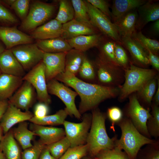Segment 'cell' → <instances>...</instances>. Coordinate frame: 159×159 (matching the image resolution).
<instances>
[{
  "label": "cell",
  "mask_w": 159,
  "mask_h": 159,
  "mask_svg": "<svg viewBox=\"0 0 159 159\" xmlns=\"http://www.w3.org/2000/svg\"><path fill=\"white\" fill-rule=\"evenodd\" d=\"M54 79L73 88L79 96L81 101L78 110L81 115L96 108L102 102L115 97L120 92L113 86L85 82L65 71Z\"/></svg>",
  "instance_id": "1"
},
{
  "label": "cell",
  "mask_w": 159,
  "mask_h": 159,
  "mask_svg": "<svg viewBox=\"0 0 159 159\" xmlns=\"http://www.w3.org/2000/svg\"><path fill=\"white\" fill-rule=\"evenodd\" d=\"M92 114L91 125L86 144L88 152L92 156H95L103 150L114 148L117 138L116 135L112 138L108 135L105 125L106 117L105 113L95 108L92 110Z\"/></svg>",
  "instance_id": "2"
},
{
  "label": "cell",
  "mask_w": 159,
  "mask_h": 159,
  "mask_svg": "<svg viewBox=\"0 0 159 159\" xmlns=\"http://www.w3.org/2000/svg\"><path fill=\"white\" fill-rule=\"evenodd\" d=\"M117 125L121 129V135L120 139L115 141V147L123 150L129 159H136L143 146L155 144L158 141L141 134L127 117L123 118Z\"/></svg>",
  "instance_id": "3"
},
{
  "label": "cell",
  "mask_w": 159,
  "mask_h": 159,
  "mask_svg": "<svg viewBox=\"0 0 159 159\" xmlns=\"http://www.w3.org/2000/svg\"><path fill=\"white\" fill-rule=\"evenodd\" d=\"M125 70V81L120 91V100H124L132 93L138 91L156 74L155 70L139 67L131 63Z\"/></svg>",
  "instance_id": "4"
},
{
  "label": "cell",
  "mask_w": 159,
  "mask_h": 159,
  "mask_svg": "<svg viewBox=\"0 0 159 159\" xmlns=\"http://www.w3.org/2000/svg\"><path fill=\"white\" fill-rule=\"evenodd\" d=\"M54 10V6L51 4L39 1L34 2L26 17L22 21L21 29L24 31H33L48 20Z\"/></svg>",
  "instance_id": "5"
},
{
  "label": "cell",
  "mask_w": 159,
  "mask_h": 159,
  "mask_svg": "<svg viewBox=\"0 0 159 159\" xmlns=\"http://www.w3.org/2000/svg\"><path fill=\"white\" fill-rule=\"evenodd\" d=\"M23 81L30 83L36 93L37 98L39 102L49 105L51 100L48 92L45 66L42 61L28 72L22 77Z\"/></svg>",
  "instance_id": "6"
},
{
  "label": "cell",
  "mask_w": 159,
  "mask_h": 159,
  "mask_svg": "<svg viewBox=\"0 0 159 159\" xmlns=\"http://www.w3.org/2000/svg\"><path fill=\"white\" fill-rule=\"evenodd\" d=\"M82 117V121L80 123L65 120L63 124L66 136L69 141L71 147L86 144L89 130L91 125L92 114L85 113Z\"/></svg>",
  "instance_id": "7"
},
{
  "label": "cell",
  "mask_w": 159,
  "mask_h": 159,
  "mask_svg": "<svg viewBox=\"0 0 159 159\" xmlns=\"http://www.w3.org/2000/svg\"><path fill=\"white\" fill-rule=\"evenodd\" d=\"M47 83L49 94L57 97L63 102L69 115L80 119L81 115L75 104L77 93L55 79L48 81Z\"/></svg>",
  "instance_id": "8"
},
{
  "label": "cell",
  "mask_w": 159,
  "mask_h": 159,
  "mask_svg": "<svg viewBox=\"0 0 159 159\" xmlns=\"http://www.w3.org/2000/svg\"><path fill=\"white\" fill-rule=\"evenodd\" d=\"M10 49L25 72L42 61L44 54L36 44L32 43L18 45Z\"/></svg>",
  "instance_id": "9"
},
{
  "label": "cell",
  "mask_w": 159,
  "mask_h": 159,
  "mask_svg": "<svg viewBox=\"0 0 159 159\" xmlns=\"http://www.w3.org/2000/svg\"><path fill=\"white\" fill-rule=\"evenodd\" d=\"M129 118L137 130L144 136L151 139L147 129L146 124L151 115L149 110L144 108L140 104L135 94L131 95L126 110Z\"/></svg>",
  "instance_id": "10"
},
{
  "label": "cell",
  "mask_w": 159,
  "mask_h": 159,
  "mask_svg": "<svg viewBox=\"0 0 159 159\" xmlns=\"http://www.w3.org/2000/svg\"><path fill=\"white\" fill-rule=\"evenodd\" d=\"M85 1L92 25L107 37L122 44L121 38L115 24L99 10L86 0Z\"/></svg>",
  "instance_id": "11"
},
{
  "label": "cell",
  "mask_w": 159,
  "mask_h": 159,
  "mask_svg": "<svg viewBox=\"0 0 159 159\" xmlns=\"http://www.w3.org/2000/svg\"><path fill=\"white\" fill-rule=\"evenodd\" d=\"M35 91L30 83L24 81L19 88L8 100L9 104L20 110L29 111L35 101Z\"/></svg>",
  "instance_id": "12"
},
{
  "label": "cell",
  "mask_w": 159,
  "mask_h": 159,
  "mask_svg": "<svg viewBox=\"0 0 159 159\" xmlns=\"http://www.w3.org/2000/svg\"><path fill=\"white\" fill-rule=\"evenodd\" d=\"M98 80L102 85L117 84L122 78L121 67L107 63L99 57L96 62Z\"/></svg>",
  "instance_id": "13"
},
{
  "label": "cell",
  "mask_w": 159,
  "mask_h": 159,
  "mask_svg": "<svg viewBox=\"0 0 159 159\" xmlns=\"http://www.w3.org/2000/svg\"><path fill=\"white\" fill-rule=\"evenodd\" d=\"M67 52H44L42 61L45 66L47 82L64 72Z\"/></svg>",
  "instance_id": "14"
},
{
  "label": "cell",
  "mask_w": 159,
  "mask_h": 159,
  "mask_svg": "<svg viewBox=\"0 0 159 159\" xmlns=\"http://www.w3.org/2000/svg\"><path fill=\"white\" fill-rule=\"evenodd\" d=\"M34 114L29 110L22 111L15 106L9 104L0 121V126L3 132L5 134L17 123L29 120Z\"/></svg>",
  "instance_id": "15"
},
{
  "label": "cell",
  "mask_w": 159,
  "mask_h": 159,
  "mask_svg": "<svg viewBox=\"0 0 159 159\" xmlns=\"http://www.w3.org/2000/svg\"><path fill=\"white\" fill-rule=\"evenodd\" d=\"M0 40L6 49H9L18 45L32 43L33 38L16 26H0Z\"/></svg>",
  "instance_id": "16"
},
{
  "label": "cell",
  "mask_w": 159,
  "mask_h": 159,
  "mask_svg": "<svg viewBox=\"0 0 159 159\" xmlns=\"http://www.w3.org/2000/svg\"><path fill=\"white\" fill-rule=\"evenodd\" d=\"M138 19L136 30H140L149 22L159 19V4L158 1L148 0L137 9Z\"/></svg>",
  "instance_id": "17"
},
{
  "label": "cell",
  "mask_w": 159,
  "mask_h": 159,
  "mask_svg": "<svg viewBox=\"0 0 159 159\" xmlns=\"http://www.w3.org/2000/svg\"><path fill=\"white\" fill-rule=\"evenodd\" d=\"M30 129L36 135L39 136V140L46 146L58 141L66 136L64 130L61 128L32 123Z\"/></svg>",
  "instance_id": "18"
},
{
  "label": "cell",
  "mask_w": 159,
  "mask_h": 159,
  "mask_svg": "<svg viewBox=\"0 0 159 159\" xmlns=\"http://www.w3.org/2000/svg\"><path fill=\"white\" fill-rule=\"evenodd\" d=\"M0 70L1 73L22 77L26 74L10 49H6L0 54Z\"/></svg>",
  "instance_id": "19"
},
{
  "label": "cell",
  "mask_w": 159,
  "mask_h": 159,
  "mask_svg": "<svg viewBox=\"0 0 159 159\" xmlns=\"http://www.w3.org/2000/svg\"><path fill=\"white\" fill-rule=\"evenodd\" d=\"M62 38L67 39L83 35L97 34V28L92 25L77 21L73 19L62 24Z\"/></svg>",
  "instance_id": "20"
},
{
  "label": "cell",
  "mask_w": 159,
  "mask_h": 159,
  "mask_svg": "<svg viewBox=\"0 0 159 159\" xmlns=\"http://www.w3.org/2000/svg\"><path fill=\"white\" fill-rule=\"evenodd\" d=\"M62 24L55 19L36 28L31 36L33 39L44 40L62 37Z\"/></svg>",
  "instance_id": "21"
},
{
  "label": "cell",
  "mask_w": 159,
  "mask_h": 159,
  "mask_svg": "<svg viewBox=\"0 0 159 159\" xmlns=\"http://www.w3.org/2000/svg\"><path fill=\"white\" fill-rule=\"evenodd\" d=\"M23 81L22 77L1 73L0 75V101L9 99Z\"/></svg>",
  "instance_id": "22"
},
{
  "label": "cell",
  "mask_w": 159,
  "mask_h": 159,
  "mask_svg": "<svg viewBox=\"0 0 159 159\" xmlns=\"http://www.w3.org/2000/svg\"><path fill=\"white\" fill-rule=\"evenodd\" d=\"M137 9L126 14L116 21L115 25L121 37H131L136 30V24L138 19Z\"/></svg>",
  "instance_id": "23"
},
{
  "label": "cell",
  "mask_w": 159,
  "mask_h": 159,
  "mask_svg": "<svg viewBox=\"0 0 159 159\" xmlns=\"http://www.w3.org/2000/svg\"><path fill=\"white\" fill-rule=\"evenodd\" d=\"M146 0H114L112 7V19L113 22L130 11L145 4Z\"/></svg>",
  "instance_id": "24"
},
{
  "label": "cell",
  "mask_w": 159,
  "mask_h": 159,
  "mask_svg": "<svg viewBox=\"0 0 159 159\" xmlns=\"http://www.w3.org/2000/svg\"><path fill=\"white\" fill-rule=\"evenodd\" d=\"M121 40L122 44L128 50L136 64L142 67L150 64L146 53L131 37H122Z\"/></svg>",
  "instance_id": "25"
},
{
  "label": "cell",
  "mask_w": 159,
  "mask_h": 159,
  "mask_svg": "<svg viewBox=\"0 0 159 159\" xmlns=\"http://www.w3.org/2000/svg\"><path fill=\"white\" fill-rule=\"evenodd\" d=\"M0 150L6 159H21L20 149L10 130L2 137Z\"/></svg>",
  "instance_id": "26"
},
{
  "label": "cell",
  "mask_w": 159,
  "mask_h": 159,
  "mask_svg": "<svg viewBox=\"0 0 159 159\" xmlns=\"http://www.w3.org/2000/svg\"><path fill=\"white\" fill-rule=\"evenodd\" d=\"M36 44L40 49L46 53L66 52L72 49L67 40L62 37L38 40Z\"/></svg>",
  "instance_id": "27"
},
{
  "label": "cell",
  "mask_w": 159,
  "mask_h": 159,
  "mask_svg": "<svg viewBox=\"0 0 159 159\" xmlns=\"http://www.w3.org/2000/svg\"><path fill=\"white\" fill-rule=\"evenodd\" d=\"M66 40L72 48L84 52L98 46L101 40V36L98 34L83 35Z\"/></svg>",
  "instance_id": "28"
},
{
  "label": "cell",
  "mask_w": 159,
  "mask_h": 159,
  "mask_svg": "<svg viewBox=\"0 0 159 159\" xmlns=\"http://www.w3.org/2000/svg\"><path fill=\"white\" fill-rule=\"evenodd\" d=\"M13 136L24 150L32 146L31 141L36 134L28 128L26 121L19 123L18 126L12 130Z\"/></svg>",
  "instance_id": "29"
},
{
  "label": "cell",
  "mask_w": 159,
  "mask_h": 159,
  "mask_svg": "<svg viewBox=\"0 0 159 159\" xmlns=\"http://www.w3.org/2000/svg\"><path fill=\"white\" fill-rule=\"evenodd\" d=\"M85 57L84 52L74 49L67 52L65 57V71L76 76Z\"/></svg>",
  "instance_id": "30"
},
{
  "label": "cell",
  "mask_w": 159,
  "mask_h": 159,
  "mask_svg": "<svg viewBox=\"0 0 159 159\" xmlns=\"http://www.w3.org/2000/svg\"><path fill=\"white\" fill-rule=\"evenodd\" d=\"M68 115L67 112L64 108L59 110L54 114L47 115L42 118H37L33 116L29 121L32 123L42 125H63Z\"/></svg>",
  "instance_id": "31"
},
{
  "label": "cell",
  "mask_w": 159,
  "mask_h": 159,
  "mask_svg": "<svg viewBox=\"0 0 159 159\" xmlns=\"http://www.w3.org/2000/svg\"><path fill=\"white\" fill-rule=\"evenodd\" d=\"M131 37L145 51L149 50L154 54L158 55L159 51V42L155 39L145 36L141 31H135Z\"/></svg>",
  "instance_id": "32"
},
{
  "label": "cell",
  "mask_w": 159,
  "mask_h": 159,
  "mask_svg": "<svg viewBox=\"0 0 159 159\" xmlns=\"http://www.w3.org/2000/svg\"><path fill=\"white\" fill-rule=\"evenodd\" d=\"M74 9L71 1L61 0L58 13L55 19L63 24L74 18Z\"/></svg>",
  "instance_id": "33"
},
{
  "label": "cell",
  "mask_w": 159,
  "mask_h": 159,
  "mask_svg": "<svg viewBox=\"0 0 159 159\" xmlns=\"http://www.w3.org/2000/svg\"><path fill=\"white\" fill-rule=\"evenodd\" d=\"M115 42L110 39L102 45L100 48L99 58L104 61L115 66L121 67L117 62L115 55Z\"/></svg>",
  "instance_id": "34"
},
{
  "label": "cell",
  "mask_w": 159,
  "mask_h": 159,
  "mask_svg": "<svg viewBox=\"0 0 159 159\" xmlns=\"http://www.w3.org/2000/svg\"><path fill=\"white\" fill-rule=\"evenodd\" d=\"M71 1L74 10V19L77 21L92 25L90 21L85 1L72 0Z\"/></svg>",
  "instance_id": "35"
},
{
  "label": "cell",
  "mask_w": 159,
  "mask_h": 159,
  "mask_svg": "<svg viewBox=\"0 0 159 159\" xmlns=\"http://www.w3.org/2000/svg\"><path fill=\"white\" fill-rule=\"evenodd\" d=\"M152 109L151 116L147 121V127L150 137L156 140L159 136V107L153 103Z\"/></svg>",
  "instance_id": "36"
},
{
  "label": "cell",
  "mask_w": 159,
  "mask_h": 159,
  "mask_svg": "<svg viewBox=\"0 0 159 159\" xmlns=\"http://www.w3.org/2000/svg\"><path fill=\"white\" fill-rule=\"evenodd\" d=\"M156 85V80L154 77L147 82L138 91L143 101L148 105H151Z\"/></svg>",
  "instance_id": "37"
},
{
  "label": "cell",
  "mask_w": 159,
  "mask_h": 159,
  "mask_svg": "<svg viewBox=\"0 0 159 159\" xmlns=\"http://www.w3.org/2000/svg\"><path fill=\"white\" fill-rule=\"evenodd\" d=\"M46 146L52 155L59 159L70 147V143L65 136L58 141Z\"/></svg>",
  "instance_id": "38"
},
{
  "label": "cell",
  "mask_w": 159,
  "mask_h": 159,
  "mask_svg": "<svg viewBox=\"0 0 159 159\" xmlns=\"http://www.w3.org/2000/svg\"><path fill=\"white\" fill-rule=\"evenodd\" d=\"M88 152L87 144L73 147H69L59 159H81Z\"/></svg>",
  "instance_id": "39"
},
{
  "label": "cell",
  "mask_w": 159,
  "mask_h": 159,
  "mask_svg": "<svg viewBox=\"0 0 159 159\" xmlns=\"http://www.w3.org/2000/svg\"><path fill=\"white\" fill-rule=\"evenodd\" d=\"M46 145L39 140L34 142L31 147L24 150L21 153V159H39Z\"/></svg>",
  "instance_id": "40"
},
{
  "label": "cell",
  "mask_w": 159,
  "mask_h": 159,
  "mask_svg": "<svg viewBox=\"0 0 159 159\" xmlns=\"http://www.w3.org/2000/svg\"><path fill=\"white\" fill-rule=\"evenodd\" d=\"M94 159H129L122 150L116 147L100 151Z\"/></svg>",
  "instance_id": "41"
},
{
  "label": "cell",
  "mask_w": 159,
  "mask_h": 159,
  "mask_svg": "<svg viewBox=\"0 0 159 159\" xmlns=\"http://www.w3.org/2000/svg\"><path fill=\"white\" fill-rule=\"evenodd\" d=\"M78 73L82 78L86 80H93L95 77V73L94 66L86 56Z\"/></svg>",
  "instance_id": "42"
},
{
  "label": "cell",
  "mask_w": 159,
  "mask_h": 159,
  "mask_svg": "<svg viewBox=\"0 0 159 159\" xmlns=\"http://www.w3.org/2000/svg\"><path fill=\"white\" fill-rule=\"evenodd\" d=\"M30 0H15L11 7L22 21L26 17L29 7Z\"/></svg>",
  "instance_id": "43"
},
{
  "label": "cell",
  "mask_w": 159,
  "mask_h": 159,
  "mask_svg": "<svg viewBox=\"0 0 159 159\" xmlns=\"http://www.w3.org/2000/svg\"><path fill=\"white\" fill-rule=\"evenodd\" d=\"M122 44L116 42L114 52L116 60L120 66L125 69L129 66L128 58Z\"/></svg>",
  "instance_id": "44"
},
{
  "label": "cell",
  "mask_w": 159,
  "mask_h": 159,
  "mask_svg": "<svg viewBox=\"0 0 159 159\" xmlns=\"http://www.w3.org/2000/svg\"><path fill=\"white\" fill-rule=\"evenodd\" d=\"M107 115L111 123L110 128L115 132V125H117L123 118L122 112L118 107H112L108 109Z\"/></svg>",
  "instance_id": "45"
},
{
  "label": "cell",
  "mask_w": 159,
  "mask_h": 159,
  "mask_svg": "<svg viewBox=\"0 0 159 159\" xmlns=\"http://www.w3.org/2000/svg\"><path fill=\"white\" fill-rule=\"evenodd\" d=\"M88 2L107 16L112 19V14L108 1L104 0H87Z\"/></svg>",
  "instance_id": "46"
},
{
  "label": "cell",
  "mask_w": 159,
  "mask_h": 159,
  "mask_svg": "<svg viewBox=\"0 0 159 159\" xmlns=\"http://www.w3.org/2000/svg\"><path fill=\"white\" fill-rule=\"evenodd\" d=\"M18 22L16 17L3 5L0 3V22L13 24Z\"/></svg>",
  "instance_id": "47"
},
{
  "label": "cell",
  "mask_w": 159,
  "mask_h": 159,
  "mask_svg": "<svg viewBox=\"0 0 159 159\" xmlns=\"http://www.w3.org/2000/svg\"><path fill=\"white\" fill-rule=\"evenodd\" d=\"M159 141L156 143L146 145L143 149L145 152L143 159H159Z\"/></svg>",
  "instance_id": "48"
},
{
  "label": "cell",
  "mask_w": 159,
  "mask_h": 159,
  "mask_svg": "<svg viewBox=\"0 0 159 159\" xmlns=\"http://www.w3.org/2000/svg\"><path fill=\"white\" fill-rule=\"evenodd\" d=\"M49 111L48 105L43 102H39L34 107V116L39 118H43L47 115Z\"/></svg>",
  "instance_id": "49"
},
{
  "label": "cell",
  "mask_w": 159,
  "mask_h": 159,
  "mask_svg": "<svg viewBox=\"0 0 159 159\" xmlns=\"http://www.w3.org/2000/svg\"><path fill=\"white\" fill-rule=\"evenodd\" d=\"M147 57L150 63L158 71L159 70V58L158 55L155 54L149 50L146 51Z\"/></svg>",
  "instance_id": "50"
},
{
  "label": "cell",
  "mask_w": 159,
  "mask_h": 159,
  "mask_svg": "<svg viewBox=\"0 0 159 159\" xmlns=\"http://www.w3.org/2000/svg\"><path fill=\"white\" fill-rule=\"evenodd\" d=\"M39 159H57L51 154L46 146L43 150Z\"/></svg>",
  "instance_id": "51"
},
{
  "label": "cell",
  "mask_w": 159,
  "mask_h": 159,
  "mask_svg": "<svg viewBox=\"0 0 159 159\" xmlns=\"http://www.w3.org/2000/svg\"><path fill=\"white\" fill-rule=\"evenodd\" d=\"M9 105L8 100L0 101V120Z\"/></svg>",
  "instance_id": "52"
},
{
  "label": "cell",
  "mask_w": 159,
  "mask_h": 159,
  "mask_svg": "<svg viewBox=\"0 0 159 159\" xmlns=\"http://www.w3.org/2000/svg\"><path fill=\"white\" fill-rule=\"evenodd\" d=\"M151 31L155 34H158L159 33V19L155 21L151 27Z\"/></svg>",
  "instance_id": "53"
},
{
  "label": "cell",
  "mask_w": 159,
  "mask_h": 159,
  "mask_svg": "<svg viewBox=\"0 0 159 159\" xmlns=\"http://www.w3.org/2000/svg\"><path fill=\"white\" fill-rule=\"evenodd\" d=\"M158 87L154 96V103L157 105L159 104V81H158Z\"/></svg>",
  "instance_id": "54"
},
{
  "label": "cell",
  "mask_w": 159,
  "mask_h": 159,
  "mask_svg": "<svg viewBox=\"0 0 159 159\" xmlns=\"http://www.w3.org/2000/svg\"><path fill=\"white\" fill-rule=\"evenodd\" d=\"M5 49L4 47L0 43V54L3 52Z\"/></svg>",
  "instance_id": "55"
},
{
  "label": "cell",
  "mask_w": 159,
  "mask_h": 159,
  "mask_svg": "<svg viewBox=\"0 0 159 159\" xmlns=\"http://www.w3.org/2000/svg\"><path fill=\"white\" fill-rule=\"evenodd\" d=\"M0 159H6L4 154L0 150Z\"/></svg>",
  "instance_id": "56"
},
{
  "label": "cell",
  "mask_w": 159,
  "mask_h": 159,
  "mask_svg": "<svg viewBox=\"0 0 159 159\" xmlns=\"http://www.w3.org/2000/svg\"><path fill=\"white\" fill-rule=\"evenodd\" d=\"M3 132V131L2 130V129L0 126V145L1 144V139H2L3 136H2V133Z\"/></svg>",
  "instance_id": "57"
},
{
  "label": "cell",
  "mask_w": 159,
  "mask_h": 159,
  "mask_svg": "<svg viewBox=\"0 0 159 159\" xmlns=\"http://www.w3.org/2000/svg\"><path fill=\"white\" fill-rule=\"evenodd\" d=\"M1 70H0V75L1 74Z\"/></svg>",
  "instance_id": "58"
},
{
  "label": "cell",
  "mask_w": 159,
  "mask_h": 159,
  "mask_svg": "<svg viewBox=\"0 0 159 159\" xmlns=\"http://www.w3.org/2000/svg\"><path fill=\"white\" fill-rule=\"evenodd\" d=\"M91 159L87 158H85V159Z\"/></svg>",
  "instance_id": "59"
}]
</instances>
